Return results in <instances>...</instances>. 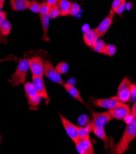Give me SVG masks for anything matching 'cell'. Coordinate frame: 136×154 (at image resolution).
Returning a JSON list of instances; mask_svg holds the SVG:
<instances>
[{
	"label": "cell",
	"instance_id": "obj_33",
	"mask_svg": "<svg viewBox=\"0 0 136 154\" xmlns=\"http://www.w3.org/2000/svg\"><path fill=\"white\" fill-rule=\"evenodd\" d=\"M122 0H114L113 3L112 4V9L113 11V12H116L118 8L120 6L121 3H122Z\"/></svg>",
	"mask_w": 136,
	"mask_h": 154
},
{
	"label": "cell",
	"instance_id": "obj_2",
	"mask_svg": "<svg viewBox=\"0 0 136 154\" xmlns=\"http://www.w3.org/2000/svg\"><path fill=\"white\" fill-rule=\"evenodd\" d=\"M29 69V64L28 60L25 58H20L19 63L16 71L11 77V79L9 80L13 87H16L25 82L26 75L28 69Z\"/></svg>",
	"mask_w": 136,
	"mask_h": 154
},
{
	"label": "cell",
	"instance_id": "obj_35",
	"mask_svg": "<svg viewBox=\"0 0 136 154\" xmlns=\"http://www.w3.org/2000/svg\"><path fill=\"white\" fill-rule=\"evenodd\" d=\"M59 1V0H46V2L47 3L49 8H50L52 6L56 5Z\"/></svg>",
	"mask_w": 136,
	"mask_h": 154
},
{
	"label": "cell",
	"instance_id": "obj_14",
	"mask_svg": "<svg viewBox=\"0 0 136 154\" xmlns=\"http://www.w3.org/2000/svg\"><path fill=\"white\" fill-rule=\"evenodd\" d=\"M99 37L97 36L95 29H89L83 34V41L86 45L93 49L98 42Z\"/></svg>",
	"mask_w": 136,
	"mask_h": 154
},
{
	"label": "cell",
	"instance_id": "obj_16",
	"mask_svg": "<svg viewBox=\"0 0 136 154\" xmlns=\"http://www.w3.org/2000/svg\"><path fill=\"white\" fill-rule=\"evenodd\" d=\"M29 0H10L12 11H22L28 9Z\"/></svg>",
	"mask_w": 136,
	"mask_h": 154
},
{
	"label": "cell",
	"instance_id": "obj_17",
	"mask_svg": "<svg viewBox=\"0 0 136 154\" xmlns=\"http://www.w3.org/2000/svg\"><path fill=\"white\" fill-rule=\"evenodd\" d=\"M42 28V40L44 41L49 42L50 41L49 38L48 37V29L49 27V23H50V17L49 14L44 15L42 17H40Z\"/></svg>",
	"mask_w": 136,
	"mask_h": 154
},
{
	"label": "cell",
	"instance_id": "obj_37",
	"mask_svg": "<svg viewBox=\"0 0 136 154\" xmlns=\"http://www.w3.org/2000/svg\"><path fill=\"white\" fill-rule=\"evenodd\" d=\"M132 7H133V4L132 3V2H128L127 3V4L126 3V8L128 11L131 10V9L132 8Z\"/></svg>",
	"mask_w": 136,
	"mask_h": 154
},
{
	"label": "cell",
	"instance_id": "obj_1",
	"mask_svg": "<svg viewBox=\"0 0 136 154\" xmlns=\"http://www.w3.org/2000/svg\"><path fill=\"white\" fill-rule=\"evenodd\" d=\"M136 137V116H133L132 120L126 124L125 130L119 141L113 147L111 152L122 154L129 149L131 142Z\"/></svg>",
	"mask_w": 136,
	"mask_h": 154
},
{
	"label": "cell",
	"instance_id": "obj_39",
	"mask_svg": "<svg viewBox=\"0 0 136 154\" xmlns=\"http://www.w3.org/2000/svg\"><path fill=\"white\" fill-rule=\"evenodd\" d=\"M2 138H3V136H2L1 134H0V145H1V143H2Z\"/></svg>",
	"mask_w": 136,
	"mask_h": 154
},
{
	"label": "cell",
	"instance_id": "obj_13",
	"mask_svg": "<svg viewBox=\"0 0 136 154\" xmlns=\"http://www.w3.org/2000/svg\"><path fill=\"white\" fill-rule=\"evenodd\" d=\"M75 146H76L77 152L80 154L95 153L93 144L90 139L86 140H79L77 143H75Z\"/></svg>",
	"mask_w": 136,
	"mask_h": 154
},
{
	"label": "cell",
	"instance_id": "obj_4",
	"mask_svg": "<svg viewBox=\"0 0 136 154\" xmlns=\"http://www.w3.org/2000/svg\"><path fill=\"white\" fill-rule=\"evenodd\" d=\"M24 87L30 109H36L41 104L42 98L38 95L33 83L26 82Z\"/></svg>",
	"mask_w": 136,
	"mask_h": 154
},
{
	"label": "cell",
	"instance_id": "obj_20",
	"mask_svg": "<svg viewBox=\"0 0 136 154\" xmlns=\"http://www.w3.org/2000/svg\"><path fill=\"white\" fill-rule=\"evenodd\" d=\"M89 130L87 126L77 127V135L79 140H89Z\"/></svg>",
	"mask_w": 136,
	"mask_h": 154
},
{
	"label": "cell",
	"instance_id": "obj_22",
	"mask_svg": "<svg viewBox=\"0 0 136 154\" xmlns=\"http://www.w3.org/2000/svg\"><path fill=\"white\" fill-rule=\"evenodd\" d=\"M4 6V5H0V23L1 22L6 19L7 17V14L6 12H4L2 11L3 8ZM7 36H5L2 35L1 33V30H0V44L2 43H7Z\"/></svg>",
	"mask_w": 136,
	"mask_h": 154
},
{
	"label": "cell",
	"instance_id": "obj_3",
	"mask_svg": "<svg viewBox=\"0 0 136 154\" xmlns=\"http://www.w3.org/2000/svg\"><path fill=\"white\" fill-rule=\"evenodd\" d=\"M113 117L110 115L109 111L104 112H93L92 120L86 125L89 131H92L95 128L104 127L109 123Z\"/></svg>",
	"mask_w": 136,
	"mask_h": 154
},
{
	"label": "cell",
	"instance_id": "obj_30",
	"mask_svg": "<svg viewBox=\"0 0 136 154\" xmlns=\"http://www.w3.org/2000/svg\"><path fill=\"white\" fill-rule=\"evenodd\" d=\"M89 118L85 114H83L80 116L78 119V122L79 124L81 125H87L89 123Z\"/></svg>",
	"mask_w": 136,
	"mask_h": 154
},
{
	"label": "cell",
	"instance_id": "obj_38",
	"mask_svg": "<svg viewBox=\"0 0 136 154\" xmlns=\"http://www.w3.org/2000/svg\"><path fill=\"white\" fill-rule=\"evenodd\" d=\"M6 0H0V5H4Z\"/></svg>",
	"mask_w": 136,
	"mask_h": 154
},
{
	"label": "cell",
	"instance_id": "obj_5",
	"mask_svg": "<svg viewBox=\"0 0 136 154\" xmlns=\"http://www.w3.org/2000/svg\"><path fill=\"white\" fill-rule=\"evenodd\" d=\"M131 84L132 83L128 78H124L118 88L117 95L112 97V98L123 103L128 102L131 98L130 92Z\"/></svg>",
	"mask_w": 136,
	"mask_h": 154
},
{
	"label": "cell",
	"instance_id": "obj_12",
	"mask_svg": "<svg viewBox=\"0 0 136 154\" xmlns=\"http://www.w3.org/2000/svg\"><path fill=\"white\" fill-rule=\"evenodd\" d=\"M109 111L113 119L121 120H125L131 114V111L126 104L109 110Z\"/></svg>",
	"mask_w": 136,
	"mask_h": 154
},
{
	"label": "cell",
	"instance_id": "obj_9",
	"mask_svg": "<svg viewBox=\"0 0 136 154\" xmlns=\"http://www.w3.org/2000/svg\"><path fill=\"white\" fill-rule=\"evenodd\" d=\"M113 16H114V12L112 9L110 11L107 16L105 17L99 23V25L95 29V32L99 38L104 36L105 34L107 32V31L109 30L110 25H112Z\"/></svg>",
	"mask_w": 136,
	"mask_h": 154
},
{
	"label": "cell",
	"instance_id": "obj_28",
	"mask_svg": "<svg viewBox=\"0 0 136 154\" xmlns=\"http://www.w3.org/2000/svg\"><path fill=\"white\" fill-rule=\"evenodd\" d=\"M80 11V5L77 3H71L69 14L71 16H75L77 15Z\"/></svg>",
	"mask_w": 136,
	"mask_h": 154
},
{
	"label": "cell",
	"instance_id": "obj_19",
	"mask_svg": "<svg viewBox=\"0 0 136 154\" xmlns=\"http://www.w3.org/2000/svg\"><path fill=\"white\" fill-rule=\"evenodd\" d=\"M56 5L59 10L61 16H66L69 14L71 3L68 0H59Z\"/></svg>",
	"mask_w": 136,
	"mask_h": 154
},
{
	"label": "cell",
	"instance_id": "obj_10",
	"mask_svg": "<svg viewBox=\"0 0 136 154\" xmlns=\"http://www.w3.org/2000/svg\"><path fill=\"white\" fill-rule=\"evenodd\" d=\"M59 116L67 134L69 136V137L71 138V140L74 142L75 144L77 143L79 140L77 135V127L72 124L69 120H68L62 114H59Z\"/></svg>",
	"mask_w": 136,
	"mask_h": 154
},
{
	"label": "cell",
	"instance_id": "obj_29",
	"mask_svg": "<svg viewBox=\"0 0 136 154\" xmlns=\"http://www.w3.org/2000/svg\"><path fill=\"white\" fill-rule=\"evenodd\" d=\"M106 45L107 44H105V42L103 40H99L94 47L93 50L95 51H96V52H98L100 54H103L104 49Z\"/></svg>",
	"mask_w": 136,
	"mask_h": 154
},
{
	"label": "cell",
	"instance_id": "obj_11",
	"mask_svg": "<svg viewBox=\"0 0 136 154\" xmlns=\"http://www.w3.org/2000/svg\"><path fill=\"white\" fill-rule=\"evenodd\" d=\"M125 103L119 101L112 98H101L95 99L93 101V105L94 106H98L102 108L107 109L109 110L115 108L116 107L124 104Z\"/></svg>",
	"mask_w": 136,
	"mask_h": 154
},
{
	"label": "cell",
	"instance_id": "obj_31",
	"mask_svg": "<svg viewBox=\"0 0 136 154\" xmlns=\"http://www.w3.org/2000/svg\"><path fill=\"white\" fill-rule=\"evenodd\" d=\"M125 8H126V1H125V0H122V3H121L120 6L118 8V9L116 12V14L119 15H121V14H122L123 11L125 9Z\"/></svg>",
	"mask_w": 136,
	"mask_h": 154
},
{
	"label": "cell",
	"instance_id": "obj_24",
	"mask_svg": "<svg viewBox=\"0 0 136 154\" xmlns=\"http://www.w3.org/2000/svg\"><path fill=\"white\" fill-rule=\"evenodd\" d=\"M56 68L60 74H66L69 71V66H68V63H66V62L59 63L56 65Z\"/></svg>",
	"mask_w": 136,
	"mask_h": 154
},
{
	"label": "cell",
	"instance_id": "obj_23",
	"mask_svg": "<svg viewBox=\"0 0 136 154\" xmlns=\"http://www.w3.org/2000/svg\"><path fill=\"white\" fill-rule=\"evenodd\" d=\"M116 51V49L114 45L108 44L105 45V47L103 51V54L111 57L115 54Z\"/></svg>",
	"mask_w": 136,
	"mask_h": 154
},
{
	"label": "cell",
	"instance_id": "obj_34",
	"mask_svg": "<svg viewBox=\"0 0 136 154\" xmlns=\"http://www.w3.org/2000/svg\"><path fill=\"white\" fill-rule=\"evenodd\" d=\"M130 92H131V96L132 98H136V85L135 84H131L130 87Z\"/></svg>",
	"mask_w": 136,
	"mask_h": 154
},
{
	"label": "cell",
	"instance_id": "obj_21",
	"mask_svg": "<svg viewBox=\"0 0 136 154\" xmlns=\"http://www.w3.org/2000/svg\"><path fill=\"white\" fill-rule=\"evenodd\" d=\"M0 30L3 35L8 36L11 31V25L9 20L6 19L3 20L0 23Z\"/></svg>",
	"mask_w": 136,
	"mask_h": 154
},
{
	"label": "cell",
	"instance_id": "obj_32",
	"mask_svg": "<svg viewBox=\"0 0 136 154\" xmlns=\"http://www.w3.org/2000/svg\"><path fill=\"white\" fill-rule=\"evenodd\" d=\"M17 61V57L16 56H14L12 54H10L8 55L6 57L4 58H1L0 59V63L4 62V61Z\"/></svg>",
	"mask_w": 136,
	"mask_h": 154
},
{
	"label": "cell",
	"instance_id": "obj_26",
	"mask_svg": "<svg viewBox=\"0 0 136 154\" xmlns=\"http://www.w3.org/2000/svg\"><path fill=\"white\" fill-rule=\"evenodd\" d=\"M49 10H50V8H49L46 1L42 3H41L40 11L39 12V17H42V16H44V15H48L49 12Z\"/></svg>",
	"mask_w": 136,
	"mask_h": 154
},
{
	"label": "cell",
	"instance_id": "obj_6",
	"mask_svg": "<svg viewBox=\"0 0 136 154\" xmlns=\"http://www.w3.org/2000/svg\"><path fill=\"white\" fill-rule=\"evenodd\" d=\"M44 75L55 83L62 85L64 84L60 74L58 72L56 68L48 60L45 61L44 62Z\"/></svg>",
	"mask_w": 136,
	"mask_h": 154
},
{
	"label": "cell",
	"instance_id": "obj_7",
	"mask_svg": "<svg viewBox=\"0 0 136 154\" xmlns=\"http://www.w3.org/2000/svg\"><path fill=\"white\" fill-rule=\"evenodd\" d=\"M28 61L32 75L42 77L44 75L43 59L39 56H35L28 59Z\"/></svg>",
	"mask_w": 136,
	"mask_h": 154
},
{
	"label": "cell",
	"instance_id": "obj_8",
	"mask_svg": "<svg viewBox=\"0 0 136 154\" xmlns=\"http://www.w3.org/2000/svg\"><path fill=\"white\" fill-rule=\"evenodd\" d=\"M32 83L38 95L42 98H44L46 101V103H47L49 101V98L42 77L32 75Z\"/></svg>",
	"mask_w": 136,
	"mask_h": 154
},
{
	"label": "cell",
	"instance_id": "obj_36",
	"mask_svg": "<svg viewBox=\"0 0 136 154\" xmlns=\"http://www.w3.org/2000/svg\"><path fill=\"white\" fill-rule=\"evenodd\" d=\"M131 114L132 116H136V101L134 103L132 109H131Z\"/></svg>",
	"mask_w": 136,
	"mask_h": 154
},
{
	"label": "cell",
	"instance_id": "obj_27",
	"mask_svg": "<svg viewBox=\"0 0 136 154\" xmlns=\"http://www.w3.org/2000/svg\"><path fill=\"white\" fill-rule=\"evenodd\" d=\"M49 15L50 18H52V19H55L58 17L59 15H60V12L57 5L53 6L50 8Z\"/></svg>",
	"mask_w": 136,
	"mask_h": 154
},
{
	"label": "cell",
	"instance_id": "obj_15",
	"mask_svg": "<svg viewBox=\"0 0 136 154\" xmlns=\"http://www.w3.org/2000/svg\"><path fill=\"white\" fill-rule=\"evenodd\" d=\"M95 134L98 136L101 140H102L105 143V148H108L112 146L113 140L111 138H109L105 134V130L104 127H96L92 131Z\"/></svg>",
	"mask_w": 136,
	"mask_h": 154
},
{
	"label": "cell",
	"instance_id": "obj_18",
	"mask_svg": "<svg viewBox=\"0 0 136 154\" xmlns=\"http://www.w3.org/2000/svg\"><path fill=\"white\" fill-rule=\"evenodd\" d=\"M63 86L65 88V89L68 92V94L72 97H73L75 100H78L79 101L81 102L83 104H85V101H83V100L81 97V95L80 94L79 91L76 88H75L74 85H71L70 84H68V83L65 84L64 83Z\"/></svg>",
	"mask_w": 136,
	"mask_h": 154
},
{
	"label": "cell",
	"instance_id": "obj_25",
	"mask_svg": "<svg viewBox=\"0 0 136 154\" xmlns=\"http://www.w3.org/2000/svg\"><path fill=\"white\" fill-rule=\"evenodd\" d=\"M41 5L39 2L36 1H29L28 9L33 12L39 13L41 8Z\"/></svg>",
	"mask_w": 136,
	"mask_h": 154
}]
</instances>
